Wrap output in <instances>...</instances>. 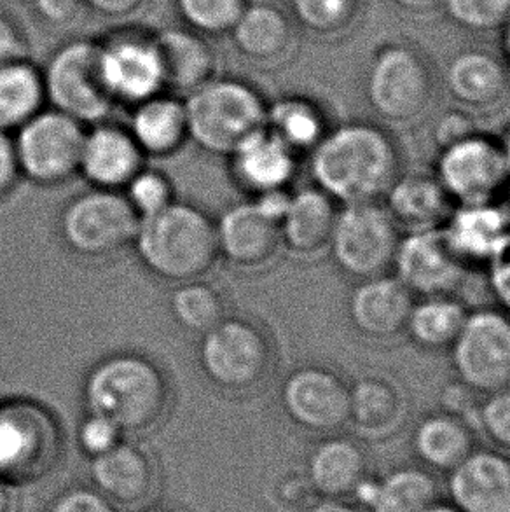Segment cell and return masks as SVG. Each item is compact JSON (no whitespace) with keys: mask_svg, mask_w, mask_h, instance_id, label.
Instances as JSON below:
<instances>
[{"mask_svg":"<svg viewBox=\"0 0 510 512\" xmlns=\"http://www.w3.org/2000/svg\"><path fill=\"white\" fill-rule=\"evenodd\" d=\"M310 172L336 203L380 201L402 173V156L385 128L350 121L325 133L311 151Z\"/></svg>","mask_w":510,"mask_h":512,"instance_id":"obj_1","label":"cell"},{"mask_svg":"<svg viewBox=\"0 0 510 512\" xmlns=\"http://www.w3.org/2000/svg\"><path fill=\"white\" fill-rule=\"evenodd\" d=\"M90 413L116 423L123 434H145L165 420L170 383L158 364L138 353H116L98 362L84 381Z\"/></svg>","mask_w":510,"mask_h":512,"instance_id":"obj_2","label":"cell"},{"mask_svg":"<svg viewBox=\"0 0 510 512\" xmlns=\"http://www.w3.org/2000/svg\"><path fill=\"white\" fill-rule=\"evenodd\" d=\"M135 245L152 275L177 285L201 280L221 256L217 224L201 208L177 200L140 219Z\"/></svg>","mask_w":510,"mask_h":512,"instance_id":"obj_3","label":"cell"},{"mask_svg":"<svg viewBox=\"0 0 510 512\" xmlns=\"http://www.w3.org/2000/svg\"><path fill=\"white\" fill-rule=\"evenodd\" d=\"M184 105L189 140L215 156H231L266 128V100L255 86L235 77H215L184 98Z\"/></svg>","mask_w":510,"mask_h":512,"instance_id":"obj_4","label":"cell"},{"mask_svg":"<svg viewBox=\"0 0 510 512\" xmlns=\"http://www.w3.org/2000/svg\"><path fill=\"white\" fill-rule=\"evenodd\" d=\"M62 455V429L46 406L30 399L0 402V481L30 485L46 478Z\"/></svg>","mask_w":510,"mask_h":512,"instance_id":"obj_5","label":"cell"},{"mask_svg":"<svg viewBox=\"0 0 510 512\" xmlns=\"http://www.w3.org/2000/svg\"><path fill=\"white\" fill-rule=\"evenodd\" d=\"M367 105L392 125L420 119L434 100L435 81L427 58L418 49L390 42L374 53L367 65Z\"/></svg>","mask_w":510,"mask_h":512,"instance_id":"obj_6","label":"cell"},{"mask_svg":"<svg viewBox=\"0 0 510 512\" xmlns=\"http://www.w3.org/2000/svg\"><path fill=\"white\" fill-rule=\"evenodd\" d=\"M198 360L215 387L247 394L268 380L275 366V352L262 327L252 320L226 317L201 334Z\"/></svg>","mask_w":510,"mask_h":512,"instance_id":"obj_7","label":"cell"},{"mask_svg":"<svg viewBox=\"0 0 510 512\" xmlns=\"http://www.w3.org/2000/svg\"><path fill=\"white\" fill-rule=\"evenodd\" d=\"M42 83L53 109L79 123L98 125L114 107L107 90L97 41L74 39L53 51L44 65Z\"/></svg>","mask_w":510,"mask_h":512,"instance_id":"obj_8","label":"cell"},{"mask_svg":"<svg viewBox=\"0 0 510 512\" xmlns=\"http://www.w3.org/2000/svg\"><path fill=\"white\" fill-rule=\"evenodd\" d=\"M399 242V226L385 205L366 201L339 210L329 250L341 273L364 280L392 270Z\"/></svg>","mask_w":510,"mask_h":512,"instance_id":"obj_9","label":"cell"},{"mask_svg":"<svg viewBox=\"0 0 510 512\" xmlns=\"http://www.w3.org/2000/svg\"><path fill=\"white\" fill-rule=\"evenodd\" d=\"M140 215L119 191L93 189L63 210L60 229L67 247L86 259H105L135 243Z\"/></svg>","mask_w":510,"mask_h":512,"instance_id":"obj_10","label":"cell"},{"mask_svg":"<svg viewBox=\"0 0 510 512\" xmlns=\"http://www.w3.org/2000/svg\"><path fill=\"white\" fill-rule=\"evenodd\" d=\"M434 175L458 207L495 205L509 189L502 142L481 132L441 149Z\"/></svg>","mask_w":510,"mask_h":512,"instance_id":"obj_11","label":"cell"},{"mask_svg":"<svg viewBox=\"0 0 510 512\" xmlns=\"http://www.w3.org/2000/svg\"><path fill=\"white\" fill-rule=\"evenodd\" d=\"M86 132L62 112L41 111L18 128L14 149L18 168L39 186H60L79 173Z\"/></svg>","mask_w":510,"mask_h":512,"instance_id":"obj_12","label":"cell"},{"mask_svg":"<svg viewBox=\"0 0 510 512\" xmlns=\"http://www.w3.org/2000/svg\"><path fill=\"white\" fill-rule=\"evenodd\" d=\"M451 352L456 378L474 394L510 387V315L493 308L470 312Z\"/></svg>","mask_w":510,"mask_h":512,"instance_id":"obj_13","label":"cell"},{"mask_svg":"<svg viewBox=\"0 0 510 512\" xmlns=\"http://www.w3.org/2000/svg\"><path fill=\"white\" fill-rule=\"evenodd\" d=\"M100 69L118 104H142L165 91L163 65L154 32L123 28L98 42Z\"/></svg>","mask_w":510,"mask_h":512,"instance_id":"obj_14","label":"cell"},{"mask_svg":"<svg viewBox=\"0 0 510 512\" xmlns=\"http://www.w3.org/2000/svg\"><path fill=\"white\" fill-rule=\"evenodd\" d=\"M280 402L297 427L332 434L350 418V383L331 367L306 364L283 380Z\"/></svg>","mask_w":510,"mask_h":512,"instance_id":"obj_15","label":"cell"},{"mask_svg":"<svg viewBox=\"0 0 510 512\" xmlns=\"http://www.w3.org/2000/svg\"><path fill=\"white\" fill-rule=\"evenodd\" d=\"M392 270L413 296H453L467 266L451 249L441 228L411 231L400 238Z\"/></svg>","mask_w":510,"mask_h":512,"instance_id":"obj_16","label":"cell"},{"mask_svg":"<svg viewBox=\"0 0 510 512\" xmlns=\"http://www.w3.org/2000/svg\"><path fill=\"white\" fill-rule=\"evenodd\" d=\"M221 256L242 270H261L282 249L280 221L261 207L245 201L228 208L217 224Z\"/></svg>","mask_w":510,"mask_h":512,"instance_id":"obj_17","label":"cell"},{"mask_svg":"<svg viewBox=\"0 0 510 512\" xmlns=\"http://www.w3.org/2000/svg\"><path fill=\"white\" fill-rule=\"evenodd\" d=\"M414 296L395 275L364 278L348 296V319L353 329L367 340L397 338L406 329Z\"/></svg>","mask_w":510,"mask_h":512,"instance_id":"obj_18","label":"cell"},{"mask_svg":"<svg viewBox=\"0 0 510 512\" xmlns=\"http://www.w3.org/2000/svg\"><path fill=\"white\" fill-rule=\"evenodd\" d=\"M451 504L462 512H510V457L474 450L448 472Z\"/></svg>","mask_w":510,"mask_h":512,"instance_id":"obj_19","label":"cell"},{"mask_svg":"<svg viewBox=\"0 0 510 512\" xmlns=\"http://www.w3.org/2000/svg\"><path fill=\"white\" fill-rule=\"evenodd\" d=\"M154 35L168 95L184 100L219 76L217 53L205 35L180 27L163 28Z\"/></svg>","mask_w":510,"mask_h":512,"instance_id":"obj_20","label":"cell"},{"mask_svg":"<svg viewBox=\"0 0 510 512\" xmlns=\"http://www.w3.org/2000/svg\"><path fill=\"white\" fill-rule=\"evenodd\" d=\"M144 160L130 130L98 123L84 137L79 172L97 189L121 191L145 167Z\"/></svg>","mask_w":510,"mask_h":512,"instance_id":"obj_21","label":"cell"},{"mask_svg":"<svg viewBox=\"0 0 510 512\" xmlns=\"http://www.w3.org/2000/svg\"><path fill=\"white\" fill-rule=\"evenodd\" d=\"M95 490L114 506L135 507L151 497L156 469L151 455L138 444L121 443L91 460Z\"/></svg>","mask_w":510,"mask_h":512,"instance_id":"obj_22","label":"cell"},{"mask_svg":"<svg viewBox=\"0 0 510 512\" xmlns=\"http://www.w3.org/2000/svg\"><path fill=\"white\" fill-rule=\"evenodd\" d=\"M406 418V394L390 378L364 374L350 385L348 423L362 439L386 441L402 429Z\"/></svg>","mask_w":510,"mask_h":512,"instance_id":"obj_23","label":"cell"},{"mask_svg":"<svg viewBox=\"0 0 510 512\" xmlns=\"http://www.w3.org/2000/svg\"><path fill=\"white\" fill-rule=\"evenodd\" d=\"M338 212V203L317 186L290 193L280 219L282 247L304 259L318 256L329 249Z\"/></svg>","mask_w":510,"mask_h":512,"instance_id":"obj_24","label":"cell"},{"mask_svg":"<svg viewBox=\"0 0 510 512\" xmlns=\"http://www.w3.org/2000/svg\"><path fill=\"white\" fill-rule=\"evenodd\" d=\"M449 95L456 104L488 111L502 104L510 91L509 69L504 60L483 49H465L446 70Z\"/></svg>","mask_w":510,"mask_h":512,"instance_id":"obj_25","label":"cell"},{"mask_svg":"<svg viewBox=\"0 0 510 512\" xmlns=\"http://www.w3.org/2000/svg\"><path fill=\"white\" fill-rule=\"evenodd\" d=\"M296 156L287 144L264 128L229 158L236 182L257 196L289 187L296 177Z\"/></svg>","mask_w":510,"mask_h":512,"instance_id":"obj_26","label":"cell"},{"mask_svg":"<svg viewBox=\"0 0 510 512\" xmlns=\"http://www.w3.org/2000/svg\"><path fill=\"white\" fill-rule=\"evenodd\" d=\"M385 200L393 221L407 233L442 228L453 212V201L434 173H400Z\"/></svg>","mask_w":510,"mask_h":512,"instance_id":"obj_27","label":"cell"},{"mask_svg":"<svg viewBox=\"0 0 510 512\" xmlns=\"http://www.w3.org/2000/svg\"><path fill=\"white\" fill-rule=\"evenodd\" d=\"M441 229L465 266L490 263L510 240L509 217L497 205L458 207Z\"/></svg>","mask_w":510,"mask_h":512,"instance_id":"obj_28","label":"cell"},{"mask_svg":"<svg viewBox=\"0 0 510 512\" xmlns=\"http://www.w3.org/2000/svg\"><path fill=\"white\" fill-rule=\"evenodd\" d=\"M229 35L247 62L271 65L289 55L294 44V23L282 7L250 2Z\"/></svg>","mask_w":510,"mask_h":512,"instance_id":"obj_29","label":"cell"},{"mask_svg":"<svg viewBox=\"0 0 510 512\" xmlns=\"http://www.w3.org/2000/svg\"><path fill=\"white\" fill-rule=\"evenodd\" d=\"M304 474L322 499H346L367 476L366 451L350 437H325L311 451Z\"/></svg>","mask_w":510,"mask_h":512,"instance_id":"obj_30","label":"cell"},{"mask_svg":"<svg viewBox=\"0 0 510 512\" xmlns=\"http://www.w3.org/2000/svg\"><path fill=\"white\" fill-rule=\"evenodd\" d=\"M352 497L369 512H425L437 500V485L421 467H399L383 478H364Z\"/></svg>","mask_w":510,"mask_h":512,"instance_id":"obj_31","label":"cell"},{"mask_svg":"<svg viewBox=\"0 0 510 512\" xmlns=\"http://www.w3.org/2000/svg\"><path fill=\"white\" fill-rule=\"evenodd\" d=\"M130 133L145 156L168 158L179 153L189 140L184 100L159 93L135 105Z\"/></svg>","mask_w":510,"mask_h":512,"instance_id":"obj_32","label":"cell"},{"mask_svg":"<svg viewBox=\"0 0 510 512\" xmlns=\"http://www.w3.org/2000/svg\"><path fill=\"white\" fill-rule=\"evenodd\" d=\"M411 444L421 464L441 472L453 471L476 450L469 423L448 411L423 416L414 427Z\"/></svg>","mask_w":510,"mask_h":512,"instance_id":"obj_33","label":"cell"},{"mask_svg":"<svg viewBox=\"0 0 510 512\" xmlns=\"http://www.w3.org/2000/svg\"><path fill=\"white\" fill-rule=\"evenodd\" d=\"M467 308L453 296H430L414 301L404 333L423 352H446L462 331Z\"/></svg>","mask_w":510,"mask_h":512,"instance_id":"obj_34","label":"cell"},{"mask_svg":"<svg viewBox=\"0 0 510 512\" xmlns=\"http://www.w3.org/2000/svg\"><path fill=\"white\" fill-rule=\"evenodd\" d=\"M266 128L296 154L311 153L329 132L322 107L301 95L278 98L268 105Z\"/></svg>","mask_w":510,"mask_h":512,"instance_id":"obj_35","label":"cell"},{"mask_svg":"<svg viewBox=\"0 0 510 512\" xmlns=\"http://www.w3.org/2000/svg\"><path fill=\"white\" fill-rule=\"evenodd\" d=\"M44 102L42 72L28 58L0 67V130H18L42 111Z\"/></svg>","mask_w":510,"mask_h":512,"instance_id":"obj_36","label":"cell"},{"mask_svg":"<svg viewBox=\"0 0 510 512\" xmlns=\"http://www.w3.org/2000/svg\"><path fill=\"white\" fill-rule=\"evenodd\" d=\"M170 310L179 326L205 334L226 319V299L215 285L193 280L173 291Z\"/></svg>","mask_w":510,"mask_h":512,"instance_id":"obj_37","label":"cell"},{"mask_svg":"<svg viewBox=\"0 0 510 512\" xmlns=\"http://www.w3.org/2000/svg\"><path fill=\"white\" fill-rule=\"evenodd\" d=\"M294 20L308 32L331 37L352 27L360 11V0H290Z\"/></svg>","mask_w":510,"mask_h":512,"instance_id":"obj_38","label":"cell"},{"mask_svg":"<svg viewBox=\"0 0 510 512\" xmlns=\"http://www.w3.org/2000/svg\"><path fill=\"white\" fill-rule=\"evenodd\" d=\"M250 0H175L187 28L205 37L229 35Z\"/></svg>","mask_w":510,"mask_h":512,"instance_id":"obj_39","label":"cell"},{"mask_svg":"<svg viewBox=\"0 0 510 512\" xmlns=\"http://www.w3.org/2000/svg\"><path fill=\"white\" fill-rule=\"evenodd\" d=\"M442 9L470 32H497L510 18V0H444Z\"/></svg>","mask_w":510,"mask_h":512,"instance_id":"obj_40","label":"cell"},{"mask_svg":"<svg viewBox=\"0 0 510 512\" xmlns=\"http://www.w3.org/2000/svg\"><path fill=\"white\" fill-rule=\"evenodd\" d=\"M123 194L140 219L156 214L175 201V187L168 175L145 167L128 182Z\"/></svg>","mask_w":510,"mask_h":512,"instance_id":"obj_41","label":"cell"},{"mask_svg":"<svg viewBox=\"0 0 510 512\" xmlns=\"http://www.w3.org/2000/svg\"><path fill=\"white\" fill-rule=\"evenodd\" d=\"M486 399L477 408V422L484 436L497 446L498 450L510 453V387L484 395Z\"/></svg>","mask_w":510,"mask_h":512,"instance_id":"obj_42","label":"cell"},{"mask_svg":"<svg viewBox=\"0 0 510 512\" xmlns=\"http://www.w3.org/2000/svg\"><path fill=\"white\" fill-rule=\"evenodd\" d=\"M123 436L125 434L109 418L90 413V416L79 427L77 441H79V448L84 455H88L93 460V458L111 451L112 448H116L123 441Z\"/></svg>","mask_w":510,"mask_h":512,"instance_id":"obj_43","label":"cell"},{"mask_svg":"<svg viewBox=\"0 0 510 512\" xmlns=\"http://www.w3.org/2000/svg\"><path fill=\"white\" fill-rule=\"evenodd\" d=\"M48 512H118V507L91 488H70L51 504Z\"/></svg>","mask_w":510,"mask_h":512,"instance_id":"obj_44","label":"cell"},{"mask_svg":"<svg viewBox=\"0 0 510 512\" xmlns=\"http://www.w3.org/2000/svg\"><path fill=\"white\" fill-rule=\"evenodd\" d=\"M476 132V123L467 112L449 111L441 114L435 121L432 139H434L437 149L441 151L444 147L453 146L456 142L467 139L469 135Z\"/></svg>","mask_w":510,"mask_h":512,"instance_id":"obj_45","label":"cell"},{"mask_svg":"<svg viewBox=\"0 0 510 512\" xmlns=\"http://www.w3.org/2000/svg\"><path fill=\"white\" fill-rule=\"evenodd\" d=\"M313 493L315 490L306 478V474H290L276 485L275 500L280 509L304 507V511H306L311 506V504H306L310 499L308 495H313Z\"/></svg>","mask_w":510,"mask_h":512,"instance_id":"obj_46","label":"cell"},{"mask_svg":"<svg viewBox=\"0 0 510 512\" xmlns=\"http://www.w3.org/2000/svg\"><path fill=\"white\" fill-rule=\"evenodd\" d=\"M39 20L51 27H65L76 20L84 6L83 0H32Z\"/></svg>","mask_w":510,"mask_h":512,"instance_id":"obj_47","label":"cell"},{"mask_svg":"<svg viewBox=\"0 0 510 512\" xmlns=\"http://www.w3.org/2000/svg\"><path fill=\"white\" fill-rule=\"evenodd\" d=\"M27 53L25 39L21 37L14 21L9 20L6 14L0 13V67L27 58Z\"/></svg>","mask_w":510,"mask_h":512,"instance_id":"obj_48","label":"cell"},{"mask_svg":"<svg viewBox=\"0 0 510 512\" xmlns=\"http://www.w3.org/2000/svg\"><path fill=\"white\" fill-rule=\"evenodd\" d=\"M20 175L14 139L6 130H0V198H4Z\"/></svg>","mask_w":510,"mask_h":512,"instance_id":"obj_49","label":"cell"},{"mask_svg":"<svg viewBox=\"0 0 510 512\" xmlns=\"http://www.w3.org/2000/svg\"><path fill=\"white\" fill-rule=\"evenodd\" d=\"M84 6L90 7L107 20H126L144 9L147 0H83Z\"/></svg>","mask_w":510,"mask_h":512,"instance_id":"obj_50","label":"cell"},{"mask_svg":"<svg viewBox=\"0 0 510 512\" xmlns=\"http://www.w3.org/2000/svg\"><path fill=\"white\" fill-rule=\"evenodd\" d=\"M392 2L404 13L416 14V16L435 13L444 6V0H392Z\"/></svg>","mask_w":510,"mask_h":512,"instance_id":"obj_51","label":"cell"},{"mask_svg":"<svg viewBox=\"0 0 510 512\" xmlns=\"http://www.w3.org/2000/svg\"><path fill=\"white\" fill-rule=\"evenodd\" d=\"M304 512H362L345 499H322L317 504H311Z\"/></svg>","mask_w":510,"mask_h":512,"instance_id":"obj_52","label":"cell"},{"mask_svg":"<svg viewBox=\"0 0 510 512\" xmlns=\"http://www.w3.org/2000/svg\"><path fill=\"white\" fill-rule=\"evenodd\" d=\"M500 32V42H502V55H504V63L509 69L510 76V18L505 21L504 27L498 30Z\"/></svg>","mask_w":510,"mask_h":512,"instance_id":"obj_53","label":"cell"},{"mask_svg":"<svg viewBox=\"0 0 510 512\" xmlns=\"http://www.w3.org/2000/svg\"><path fill=\"white\" fill-rule=\"evenodd\" d=\"M0 512H14V497L9 485L0 481Z\"/></svg>","mask_w":510,"mask_h":512,"instance_id":"obj_54","label":"cell"},{"mask_svg":"<svg viewBox=\"0 0 510 512\" xmlns=\"http://www.w3.org/2000/svg\"><path fill=\"white\" fill-rule=\"evenodd\" d=\"M425 512H462L455 504H446V502H439V500H435L432 506L428 507Z\"/></svg>","mask_w":510,"mask_h":512,"instance_id":"obj_55","label":"cell"},{"mask_svg":"<svg viewBox=\"0 0 510 512\" xmlns=\"http://www.w3.org/2000/svg\"><path fill=\"white\" fill-rule=\"evenodd\" d=\"M502 142V147H504L505 160H507V168H509V187H510V130L507 132V135L500 139Z\"/></svg>","mask_w":510,"mask_h":512,"instance_id":"obj_56","label":"cell"},{"mask_svg":"<svg viewBox=\"0 0 510 512\" xmlns=\"http://www.w3.org/2000/svg\"><path fill=\"white\" fill-rule=\"evenodd\" d=\"M140 512H179L175 511V509H170V507H149V509H144V511Z\"/></svg>","mask_w":510,"mask_h":512,"instance_id":"obj_57","label":"cell"}]
</instances>
